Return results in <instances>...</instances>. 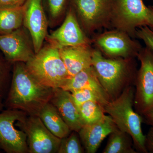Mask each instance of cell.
Returning a JSON list of instances; mask_svg holds the SVG:
<instances>
[{"mask_svg":"<svg viewBox=\"0 0 153 153\" xmlns=\"http://www.w3.org/2000/svg\"><path fill=\"white\" fill-rule=\"evenodd\" d=\"M3 107H4V104H3L2 102V98L0 97V112H1V111H2Z\"/></svg>","mask_w":153,"mask_h":153,"instance_id":"31","label":"cell"},{"mask_svg":"<svg viewBox=\"0 0 153 153\" xmlns=\"http://www.w3.org/2000/svg\"><path fill=\"white\" fill-rule=\"evenodd\" d=\"M38 116L46 127L54 135L61 139L68 136L72 131L56 108L50 102L41 109Z\"/></svg>","mask_w":153,"mask_h":153,"instance_id":"18","label":"cell"},{"mask_svg":"<svg viewBox=\"0 0 153 153\" xmlns=\"http://www.w3.org/2000/svg\"><path fill=\"white\" fill-rule=\"evenodd\" d=\"M50 102L56 108L71 131L78 132L84 124L71 92L62 88H56Z\"/></svg>","mask_w":153,"mask_h":153,"instance_id":"15","label":"cell"},{"mask_svg":"<svg viewBox=\"0 0 153 153\" xmlns=\"http://www.w3.org/2000/svg\"><path fill=\"white\" fill-rule=\"evenodd\" d=\"M49 44L59 49L89 45V41L79 26L73 10L70 8L62 25L46 38Z\"/></svg>","mask_w":153,"mask_h":153,"instance_id":"12","label":"cell"},{"mask_svg":"<svg viewBox=\"0 0 153 153\" xmlns=\"http://www.w3.org/2000/svg\"><path fill=\"white\" fill-rule=\"evenodd\" d=\"M26 0H0V7H13L23 6Z\"/></svg>","mask_w":153,"mask_h":153,"instance_id":"26","label":"cell"},{"mask_svg":"<svg viewBox=\"0 0 153 153\" xmlns=\"http://www.w3.org/2000/svg\"><path fill=\"white\" fill-rule=\"evenodd\" d=\"M73 2L88 32L110 25L113 0H73Z\"/></svg>","mask_w":153,"mask_h":153,"instance_id":"10","label":"cell"},{"mask_svg":"<svg viewBox=\"0 0 153 153\" xmlns=\"http://www.w3.org/2000/svg\"><path fill=\"white\" fill-rule=\"evenodd\" d=\"M27 116L17 109L7 108L0 112V149L7 153H29L27 134L16 128L17 122Z\"/></svg>","mask_w":153,"mask_h":153,"instance_id":"7","label":"cell"},{"mask_svg":"<svg viewBox=\"0 0 153 153\" xmlns=\"http://www.w3.org/2000/svg\"><path fill=\"white\" fill-rule=\"evenodd\" d=\"M24 7H0V35L8 34L21 28L24 20Z\"/></svg>","mask_w":153,"mask_h":153,"instance_id":"19","label":"cell"},{"mask_svg":"<svg viewBox=\"0 0 153 153\" xmlns=\"http://www.w3.org/2000/svg\"><path fill=\"white\" fill-rule=\"evenodd\" d=\"M151 10L143 0H113L110 25L116 30L136 37L137 29L149 26Z\"/></svg>","mask_w":153,"mask_h":153,"instance_id":"5","label":"cell"},{"mask_svg":"<svg viewBox=\"0 0 153 153\" xmlns=\"http://www.w3.org/2000/svg\"><path fill=\"white\" fill-rule=\"evenodd\" d=\"M103 153H137L131 137L119 129L110 134Z\"/></svg>","mask_w":153,"mask_h":153,"instance_id":"20","label":"cell"},{"mask_svg":"<svg viewBox=\"0 0 153 153\" xmlns=\"http://www.w3.org/2000/svg\"><path fill=\"white\" fill-rule=\"evenodd\" d=\"M0 50L10 62L26 63L35 53L23 30L0 35Z\"/></svg>","mask_w":153,"mask_h":153,"instance_id":"13","label":"cell"},{"mask_svg":"<svg viewBox=\"0 0 153 153\" xmlns=\"http://www.w3.org/2000/svg\"><path fill=\"white\" fill-rule=\"evenodd\" d=\"M77 107L84 126L98 121L105 114L103 107L96 102H86Z\"/></svg>","mask_w":153,"mask_h":153,"instance_id":"21","label":"cell"},{"mask_svg":"<svg viewBox=\"0 0 153 153\" xmlns=\"http://www.w3.org/2000/svg\"><path fill=\"white\" fill-rule=\"evenodd\" d=\"M145 146L148 152L153 153V127L150 129L146 135Z\"/></svg>","mask_w":153,"mask_h":153,"instance_id":"27","label":"cell"},{"mask_svg":"<svg viewBox=\"0 0 153 153\" xmlns=\"http://www.w3.org/2000/svg\"><path fill=\"white\" fill-rule=\"evenodd\" d=\"M59 51L69 78L92 66L93 50L89 45L63 47Z\"/></svg>","mask_w":153,"mask_h":153,"instance_id":"16","label":"cell"},{"mask_svg":"<svg viewBox=\"0 0 153 153\" xmlns=\"http://www.w3.org/2000/svg\"><path fill=\"white\" fill-rule=\"evenodd\" d=\"M134 88L128 86L118 97L108 102L103 108L118 129L130 136L137 152L147 153L145 146L146 135L142 129L143 117L134 107Z\"/></svg>","mask_w":153,"mask_h":153,"instance_id":"3","label":"cell"},{"mask_svg":"<svg viewBox=\"0 0 153 153\" xmlns=\"http://www.w3.org/2000/svg\"><path fill=\"white\" fill-rule=\"evenodd\" d=\"M24 63H15L5 104L8 109L22 111L28 116H38L51 100L55 89L39 83L29 73Z\"/></svg>","mask_w":153,"mask_h":153,"instance_id":"1","label":"cell"},{"mask_svg":"<svg viewBox=\"0 0 153 153\" xmlns=\"http://www.w3.org/2000/svg\"><path fill=\"white\" fill-rule=\"evenodd\" d=\"M117 128L111 117L105 114L98 121L83 126L78 133L86 152L95 153L105 139Z\"/></svg>","mask_w":153,"mask_h":153,"instance_id":"14","label":"cell"},{"mask_svg":"<svg viewBox=\"0 0 153 153\" xmlns=\"http://www.w3.org/2000/svg\"><path fill=\"white\" fill-rule=\"evenodd\" d=\"M131 38L126 33L115 29L100 34L94 42L100 50L110 58H133L142 48Z\"/></svg>","mask_w":153,"mask_h":153,"instance_id":"9","label":"cell"},{"mask_svg":"<svg viewBox=\"0 0 153 153\" xmlns=\"http://www.w3.org/2000/svg\"><path fill=\"white\" fill-rule=\"evenodd\" d=\"M25 64L32 76L47 87L61 88L69 78L59 49L50 44L41 48Z\"/></svg>","mask_w":153,"mask_h":153,"instance_id":"4","label":"cell"},{"mask_svg":"<svg viewBox=\"0 0 153 153\" xmlns=\"http://www.w3.org/2000/svg\"><path fill=\"white\" fill-rule=\"evenodd\" d=\"M137 57L140 66L135 80L134 107L142 116L153 106V52L147 47L142 48Z\"/></svg>","mask_w":153,"mask_h":153,"instance_id":"6","label":"cell"},{"mask_svg":"<svg viewBox=\"0 0 153 153\" xmlns=\"http://www.w3.org/2000/svg\"><path fill=\"white\" fill-rule=\"evenodd\" d=\"M71 95L77 106L88 101H94L104 107L110 101L102 97L95 91L89 89H77L71 91Z\"/></svg>","mask_w":153,"mask_h":153,"instance_id":"22","label":"cell"},{"mask_svg":"<svg viewBox=\"0 0 153 153\" xmlns=\"http://www.w3.org/2000/svg\"><path fill=\"white\" fill-rule=\"evenodd\" d=\"M16 125L27 134L29 153L58 152L61 139L54 135L38 116L29 115Z\"/></svg>","mask_w":153,"mask_h":153,"instance_id":"8","label":"cell"},{"mask_svg":"<svg viewBox=\"0 0 153 153\" xmlns=\"http://www.w3.org/2000/svg\"><path fill=\"white\" fill-rule=\"evenodd\" d=\"M60 88L70 92L77 89H91L98 93L106 100H111L100 84L92 66L68 78Z\"/></svg>","mask_w":153,"mask_h":153,"instance_id":"17","label":"cell"},{"mask_svg":"<svg viewBox=\"0 0 153 153\" xmlns=\"http://www.w3.org/2000/svg\"><path fill=\"white\" fill-rule=\"evenodd\" d=\"M7 83L4 69L0 63V97L2 98L6 88Z\"/></svg>","mask_w":153,"mask_h":153,"instance_id":"28","label":"cell"},{"mask_svg":"<svg viewBox=\"0 0 153 153\" xmlns=\"http://www.w3.org/2000/svg\"><path fill=\"white\" fill-rule=\"evenodd\" d=\"M136 37L143 41L146 47L153 52V31L149 26H144L138 28Z\"/></svg>","mask_w":153,"mask_h":153,"instance_id":"24","label":"cell"},{"mask_svg":"<svg viewBox=\"0 0 153 153\" xmlns=\"http://www.w3.org/2000/svg\"><path fill=\"white\" fill-rule=\"evenodd\" d=\"M24 7L23 24L30 32L35 54L41 48L47 36L48 23L42 0H26Z\"/></svg>","mask_w":153,"mask_h":153,"instance_id":"11","label":"cell"},{"mask_svg":"<svg viewBox=\"0 0 153 153\" xmlns=\"http://www.w3.org/2000/svg\"><path fill=\"white\" fill-rule=\"evenodd\" d=\"M151 10V21L149 27L153 31V7H150Z\"/></svg>","mask_w":153,"mask_h":153,"instance_id":"30","label":"cell"},{"mask_svg":"<svg viewBox=\"0 0 153 153\" xmlns=\"http://www.w3.org/2000/svg\"><path fill=\"white\" fill-rule=\"evenodd\" d=\"M148 1H151V0H148Z\"/></svg>","mask_w":153,"mask_h":153,"instance_id":"32","label":"cell"},{"mask_svg":"<svg viewBox=\"0 0 153 153\" xmlns=\"http://www.w3.org/2000/svg\"><path fill=\"white\" fill-rule=\"evenodd\" d=\"M146 123L153 127V106L142 115Z\"/></svg>","mask_w":153,"mask_h":153,"instance_id":"29","label":"cell"},{"mask_svg":"<svg viewBox=\"0 0 153 153\" xmlns=\"http://www.w3.org/2000/svg\"><path fill=\"white\" fill-rule=\"evenodd\" d=\"M66 0H48L49 11L53 18L60 15L66 4Z\"/></svg>","mask_w":153,"mask_h":153,"instance_id":"25","label":"cell"},{"mask_svg":"<svg viewBox=\"0 0 153 153\" xmlns=\"http://www.w3.org/2000/svg\"><path fill=\"white\" fill-rule=\"evenodd\" d=\"M133 58H106L98 50H93L92 66L111 100L135 82L137 73Z\"/></svg>","mask_w":153,"mask_h":153,"instance_id":"2","label":"cell"},{"mask_svg":"<svg viewBox=\"0 0 153 153\" xmlns=\"http://www.w3.org/2000/svg\"><path fill=\"white\" fill-rule=\"evenodd\" d=\"M69 135L61 139L58 153H83L84 149L80 142L79 134L72 131Z\"/></svg>","mask_w":153,"mask_h":153,"instance_id":"23","label":"cell"}]
</instances>
